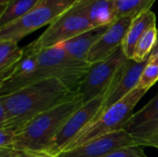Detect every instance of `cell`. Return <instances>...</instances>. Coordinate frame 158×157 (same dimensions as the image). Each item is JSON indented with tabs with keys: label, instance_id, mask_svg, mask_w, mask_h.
Segmentation results:
<instances>
[{
	"label": "cell",
	"instance_id": "7c38bea8",
	"mask_svg": "<svg viewBox=\"0 0 158 157\" xmlns=\"http://www.w3.org/2000/svg\"><path fill=\"white\" fill-rule=\"evenodd\" d=\"M148 62L149 58L143 62H136L133 59H127L124 71L119 79L118 83L106 97V100L104 104L103 112L117 102L120 101L139 85L141 76Z\"/></svg>",
	"mask_w": 158,
	"mask_h": 157
},
{
	"label": "cell",
	"instance_id": "9c48e42d",
	"mask_svg": "<svg viewBox=\"0 0 158 157\" xmlns=\"http://www.w3.org/2000/svg\"><path fill=\"white\" fill-rule=\"evenodd\" d=\"M140 146L158 149V93L132 114L123 128Z\"/></svg>",
	"mask_w": 158,
	"mask_h": 157
},
{
	"label": "cell",
	"instance_id": "9a60e30c",
	"mask_svg": "<svg viewBox=\"0 0 158 157\" xmlns=\"http://www.w3.org/2000/svg\"><path fill=\"white\" fill-rule=\"evenodd\" d=\"M82 2L94 28L109 26L118 19L115 0H82Z\"/></svg>",
	"mask_w": 158,
	"mask_h": 157
},
{
	"label": "cell",
	"instance_id": "8992f818",
	"mask_svg": "<svg viewBox=\"0 0 158 157\" xmlns=\"http://www.w3.org/2000/svg\"><path fill=\"white\" fill-rule=\"evenodd\" d=\"M77 0H40L25 16L0 28V40L19 43L31 32L50 25Z\"/></svg>",
	"mask_w": 158,
	"mask_h": 157
},
{
	"label": "cell",
	"instance_id": "d6986e66",
	"mask_svg": "<svg viewBox=\"0 0 158 157\" xmlns=\"http://www.w3.org/2000/svg\"><path fill=\"white\" fill-rule=\"evenodd\" d=\"M156 0H115L118 18L124 16L136 17L151 10Z\"/></svg>",
	"mask_w": 158,
	"mask_h": 157
},
{
	"label": "cell",
	"instance_id": "d4e9b609",
	"mask_svg": "<svg viewBox=\"0 0 158 157\" xmlns=\"http://www.w3.org/2000/svg\"><path fill=\"white\" fill-rule=\"evenodd\" d=\"M158 53V42H157V44L156 45V47H155V49L153 50V52H152V54H151V56H155L156 54H157Z\"/></svg>",
	"mask_w": 158,
	"mask_h": 157
},
{
	"label": "cell",
	"instance_id": "6da1fadb",
	"mask_svg": "<svg viewBox=\"0 0 158 157\" xmlns=\"http://www.w3.org/2000/svg\"><path fill=\"white\" fill-rule=\"evenodd\" d=\"M78 98L76 92L56 78L35 81L0 96V128L19 130L35 116Z\"/></svg>",
	"mask_w": 158,
	"mask_h": 157
},
{
	"label": "cell",
	"instance_id": "7402d4cb",
	"mask_svg": "<svg viewBox=\"0 0 158 157\" xmlns=\"http://www.w3.org/2000/svg\"><path fill=\"white\" fill-rule=\"evenodd\" d=\"M13 149V148H12ZM12 157H52L51 155L44 153H34L28 151H19L13 149Z\"/></svg>",
	"mask_w": 158,
	"mask_h": 157
},
{
	"label": "cell",
	"instance_id": "603a6c76",
	"mask_svg": "<svg viewBox=\"0 0 158 157\" xmlns=\"http://www.w3.org/2000/svg\"><path fill=\"white\" fill-rule=\"evenodd\" d=\"M11 0H0V7H1V11L7 6V4L10 2Z\"/></svg>",
	"mask_w": 158,
	"mask_h": 157
},
{
	"label": "cell",
	"instance_id": "7a4b0ae2",
	"mask_svg": "<svg viewBox=\"0 0 158 157\" xmlns=\"http://www.w3.org/2000/svg\"><path fill=\"white\" fill-rule=\"evenodd\" d=\"M34 56L33 68L28 74L0 82V96L42 80L56 78L78 93L90 64L71 56L61 45L44 49Z\"/></svg>",
	"mask_w": 158,
	"mask_h": 157
},
{
	"label": "cell",
	"instance_id": "30bf717a",
	"mask_svg": "<svg viewBox=\"0 0 158 157\" xmlns=\"http://www.w3.org/2000/svg\"><path fill=\"white\" fill-rule=\"evenodd\" d=\"M129 145L138 144L124 129H121L78 147L65 150L54 157H106L115 150Z\"/></svg>",
	"mask_w": 158,
	"mask_h": 157
},
{
	"label": "cell",
	"instance_id": "ba28073f",
	"mask_svg": "<svg viewBox=\"0 0 158 157\" xmlns=\"http://www.w3.org/2000/svg\"><path fill=\"white\" fill-rule=\"evenodd\" d=\"M127 59L122 47H120L109 57L90 64L78 90V95L82 104L96 98L110 89L118 80Z\"/></svg>",
	"mask_w": 158,
	"mask_h": 157
},
{
	"label": "cell",
	"instance_id": "8fae6325",
	"mask_svg": "<svg viewBox=\"0 0 158 157\" xmlns=\"http://www.w3.org/2000/svg\"><path fill=\"white\" fill-rule=\"evenodd\" d=\"M133 19L134 17L131 16L120 17L109 25L105 33L91 48L87 56V62L93 64L102 61L118 50L122 46L124 38Z\"/></svg>",
	"mask_w": 158,
	"mask_h": 157
},
{
	"label": "cell",
	"instance_id": "cb8c5ba5",
	"mask_svg": "<svg viewBox=\"0 0 158 157\" xmlns=\"http://www.w3.org/2000/svg\"><path fill=\"white\" fill-rule=\"evenodd\" d=\"M149 61L153 62V63H156V64L158 65V53L156 54L155 56H149Z\"/></svg>",
	"mask_w": 158,
	"mask_h": 157
},
{
	"label": "cell",
	"instance_id": "5b68a950",
	"mask_svg": "<svg viewBox=\"0 0 158 157\" xmlns=\"http://www.w3.org/2000/svg\"><path fill=\"white\" fill-rule=\"evenodd\" d=\"M146 93L147 90L138 85L124 98L105 110L91 125L83 130L65 150L78 147L101 136L123 129L132 115V110Z\"/></svg>",
	"mask_w": 158,
	"mask_h": 157
},
{
	"label": "cell",
	"instance_id": "44dd1931",
	"mask_svg": "<svg viewBox=\"0 0 158 157\" xmlns=\"http://www.w3.org/2000/svg\"><path fill=\"white\" fill-rule=\"evenodd\" d=\"M106 157H147L143 146L129 145L115 150Z\"/></svg>",
	"mask_w": 158,
	"mask_h": 157
},
{
	"label": "cell",
	"instance_id": "ffe728a7",
	"mask_svg": "<svg viewBox=\"0 0 158 157\" xmlns=\"http://www.w3.org/2000/svg\"><path fill=\"white\" fill-rule=\"evenodd\" d=\"M158 81V65L153 62H148L147 66L143 71L141 76L139 85L145 89L149 90Z\"/></svg>",
	"mask_w": 158,
	"mask_h": 157
},
{
	"label": "cell",
	"instance_id": "ac0fdd59",
	"mask_svg": "<svg viewBox=\"0 0 158 157\" xmlns=\"http://www.w3.org/2000/svg\"><path fill=\"white\" fill-rule=\"evenodd\" d=\"M157 42L158 29L156 28V24H155L146 31L138 42L131 59L136 62H143L148 59L157 44Z\"/></svg>",
	"mask_w": 158,
	"mask_h": 157
},
{
	"label": "cell",
	"instance_id": "52a82bcc",
	"mask_svg": "<svg viewBox=\"0 0 158 157\" xmlns=\"http://www.w3.org/2000/svg\"><path fill=\"white\" fill-rule=\"evenodd\" d=\"M124 68L125 64L123 66V69L118 80L113 84L110 89H108L96 98L83 104L68 118V120L62 126L58 133L51 142L50 146L46 151L47 155L54 157L59 153L63 152L83 130H85L89 125H91L102 114L106 97L118 83L119 79L124 71Z\"/></svg>",
	"mask_w": 158,
	"mask_h": 157
},
{
	"label": "cell",
	"instance_id": "e0dca14e",
	"mask_svg": "<svg viewBox=\"0 0 158 157\" xmlns=\"http://www.w3.org/2000/svg\"><path fill=\"white\" fill-rule=\"evenodd\" d=\"M24 49L13 41L0 40V74L11 69L23 57Z\"/></svg>",
	"mask_w": 158,
	"mask_h": 157
},
{
	"label": "cell",
	"instance_id": "2e32d148",
	"mask_svg": "<svg viewBox=\"0 0 158 157\" xmlns=\"http://www.w3.org/2000/svg\"><path fill=\"white\" fill-rule=\"evenodd\" d=\"M40 0H11L0 13V28L25 16Z\"/></svg>",
	"mask_w": 158,
	"mask_h": 157
},
{
	"label": "cell",
	"instance_id": "277c9868",
	"mask_svg": "<svg viewBox=\"0 0 158 157\" xmlns=\"http://www.w3.org/2000/svg\"><path fill=\"white\" fill-rule=\"evenodd\" d=\"M94 28L87 16L82 0H77L65 13L52 22L36 40L27 44L23 49L26 53L36 54Z\"/></svg>",
	"mask_w": 158,
	"mask_h": 157
},
{
	"label": "cell",
	"instance_id": "4fadbf2b",
	"mask_svg": "<svg viewBox=\"0 0 158 157\" xmlns=\"http://www.w3.org/2000/svg\"><path fill=\"white\" fill-rule=\"evenodd\" d=\"M108 27L109 26H102L91 29L59 43V45H61L74 58L87 62V56L91 48L105 33Z\"/></svg>",
	"mask_w": 158,
	"mask_h": 157
},
{
	"label": "cell",
	"instance_id": "3957f363",
	"mask_svg": "<svg viewBox=\"0 0 158 157\" xmlns=\"http://www.w3.org/2000/svg\"><path fill=\"white\" fill-rule=\"evenodd\" d=\"M82 105L81 98H78L35 116L19 130L11 148L46 154L62 126Z\"/></svg>",
	"mask_w": 158,
	"mask_h": 157
},
{
	"label": "cell",
	"instance_id": "5bb4252c",
	"mask_svg": "<svg viewBox=\"0 0 158 157\" xmlns=\"http://www.w3.org/2000/svg\"><path fill=\"white\" fill-rule=\"evenodd\" d=\"M155 24H156V17L152 10L143 12L132 19L121 46L128 59L132 58L138 42L146 31Z\"/></svg>",
	"mask_w": 158,
	"mask_h": 157
}]
</instances>
